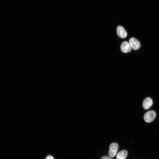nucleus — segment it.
I'll return each instance as SVG.
<instances>
[{
    "label": "nucleus",
    "mask_w": 159,
    "mask_h": 159,
    "mask_svg": "<svg viewBox=\"0 0 159 159\" xmlns=\"http://www.w3.org/2000/svg\"><path fill=\"white\" fill-rule=\"evenodd\" d=\"M156 112L154 111H148L144 115V120L147 122H151L154 120L156 117Z\"/></svg>",
    "instance_id": "1"
},
{
    "label": "nucleus",
    "mask_w": 159,
    "mask_h": 159,
    "mask_svg": "<svg viewBox=\"0 0 159 159\" xmlns=\"http://www.w3.org/2000/svg\"><path fill=\"white\" fill-rule=\"evenodd\" d=\"M118 148V145L117 143H112L109 147L108 151L109 156L112 158L114 157L117 154Z\"/></svg>",
    "instance_id": "2"
},
{
    "label": "nucleus",
    "mask_w": 159,
    "mask_h": 159,
    "mask_svg": "<svg viewBox=\"0 0 159 159\" xmlns=\"http://www.w3.org/2000/svg\"><path fill=\"white\" fill-rule=\"evenodd\" d=\"M129 43L132 48L134 50L138 49L140 47V44L139 41L134 37L130 39Z\"/></svg>",
    "instance_id": "3"
},
{
    "label": "nucleus",
    "mask_w": 159,
    "mask_h": 159,
    "mask_svg": "<svg viewBox=\"0 0 159 159\" xmlns=\"http://www.w3.org/2000/svg\"><path fill=\"white\" fill-rule=\"evenodd\" d=\"M120 48L121 51L125 53L130 52L132 49L129 42L127 41H124L122 43Z\"/></svg>",
    "instance_id": "4"
},
{
    "label": "nucleus",
    "mask_w": 159,
    "mask_h": 159,
    "mask_svg": "<svg viewBox=\"0 0 159 159\" xmlns=\"http://www.w3.org/2000/svg\"><path fill=\"white\" fill-rule=\"evenodd\" d=\"M117 33L118 36L121 38H125L127 35L125 29L122 26H119L117 28Z\"/></svg>",
    "instance_id": "5"
},
{
    "label": "nucleus",
    "mask_w": 159,
    "mask_h": 159,
    "mask_svg": "<svg viewBox=\"0 0 159 159\" xmlns=\"http://www.w3.org/2000/svg\"><path fill=\"white\" fill-rule=\"evenodd\" d=\"M153 103V102L151 98L149 97H147L143 101V107L145 110H147L152 106Z\"/></svg>",
    "instance_id": "6"
},
{
    "label": "nucleus",
    "mask_w": 159,
    "mask_h": 159,
    "mask_svg": "<svg viewBox=\"0 0 159 159\" xmlns=\"http://www.w3.org/2000/svg\"><path fill=\"white\" fill-rule=\"evenodd\" d=\"M127 155V152L125 150L121 151L116 155V159H125Z\"/></svg>",
    "instance_id": "7"
},
{
    "label": "nucleus",
    "mask_w": 159,
    "mask_h": 159,
    "mask_svg": "<svg viewBox=\"0 0 159 159\" xmlns=\"http://www.w3.org/2000/svg\"><path fill=\"white\" fill-rule=\"evenodd\" d=\"M101 159H113L112 157L110 156H104L102 157Z\"/></svg>",
    "instance_id": "8"
},
{
    "label": "nucleus",
    "mask_w": 159,
    "mask_h": 159,
    "mask_svg": "<svg viewBox=\"0 0 159 159\" xmlns=\"http://www.w3.org/2000/svg\"><path fill=\"white\" fill-rule=\"evenodd\" d=\"M45 159H54V158L52 156L49 155Z\"/></svg>",
    "instance_id": "9"
}]
</instances>
